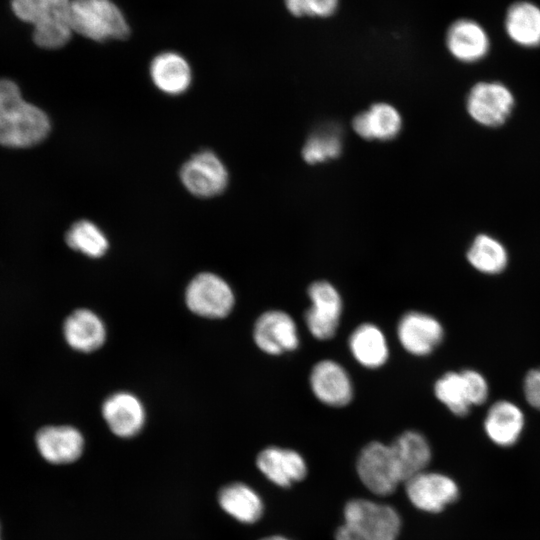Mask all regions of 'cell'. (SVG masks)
Listing matches in <instances>:
<instances>
[{
    "label": "cell",
    "mask_w": 540,
    "mask_h": 540,
    "mask_svg": "<svg viewBox=\"0 0 540 540\" xmlns=\"http://www.w3.org/2000/svg\"><path fill=\"white\" fill-rule=\"evenodd\" d=\"M49 131L48 116L26 102L14 82L0 79V144L30 147L44 140Z\"/></svg>",
    "instance_id": "1"
},
{
    "label": "cell",
    "mask_w": 540,
    "mask_h": 540,
    "mask_svg": "<svg viewBox=\"0 0 540 540\" xmlns=\"http://www.w3.org/2000/svg\"><path fill=\"white\" fill-rule=\"evenodd\" d=\"M343 515L335 540H397L401 530L400 515L393 507L367 499L348 501Z\"/></svg>",
    "instance_id": "2"
},
{
    "label": "cell",
    "mask_w": 540,
    "mask_h": 540,
    "mask_svg": "<svg viewBox=\"0 0 540 540\" xmlns=\"http://www.w3.org/2000/svg\"><path fill=\"white\" fill-rule=\"evenodd\" d=\"M71 0H12L14 14L34 26V42L45 49H57L70 39Z\"/></svg>",
    "instance_id": "3"
},
{
    "label": "cell",
    "mask_w": 540,
    "mask_h": 540,
    "mask_svg": "<svg viewBox=\"0 0 540 540\" xmlns=\"http://www.w3.org/2000/svg\"><path fill=\"white\" fill-rule=\"evenodd\" d=\"M70 25L73 32L94 41L124 39L129 25L111 0H71Z\"/></svg>",
    "instance_id": "4"
},
{
    "label": "cell",
    "mask_w": 540,
    "mask_h": 540,
    "mask_svg": "<svg viewBox=\"0 0 540 540\" xmlns=\"http://www.w3.org/2000/svg\"><path fill=\"white\" fill-rule=\"evenodd\" d=\"M356 469L365 487L378 496L392 494L403 482L391 446L378 441L368 443L361 450Z\"/></svg>",
    "instance_id": "5"
},
{
    "label": "cell",
    "mask_w": 540,
    "mask_h": 540,
    "mask_svg": "<svg viewBox=\"0 0 540 540\" xmlns=\"http://www.w3.org/2000/svg\"><path fill=\"white\" fill-rule=\"evenodd\" d=\"M311 305L304 320L308 331L318 340L331 339L337 332L342 315V299L333 284L325 280L313 282L308 288Z\"/></svg>",
    "instance_id": "6"
},
{
    "label": "cell",
    "mask_w": 540,
    "mask_h": 540,
    "mask_svg": "<svg viewBox=\"0 0 540 540\" xmlns=\"http://www.w3.org/2000/svg\"><path fill=\"white\" fill-rule=\"evenodd\" d=\"M515 99L510 89L500 82H478L469 91L466 109L480 125L498 127L510 116Z\"/></svg>",
    "instance_id": "7"
},
{
    "label": "cell",
    "mask_w": 540,
    "mask_h": 540,
    "mask_svg": "<svg viewBox=\"0 0 540 540\" xmlns=\"http://www.w3.org/2000/svg\"><path fill=\"white\" fill-rule=\"evenodd\" d=\"M185 300L195 314L208 318L227 316L234 306V294L227 282L212 273H201L189 283Z\"/></svg>",
    "instance_id": "8"
},
{
    "label": "cell",
    "mask_w": 540,
    "mask_h": 540,
    "mask_svg": "<svg viewBox=\"0 0 540 540\" xmlns=\"http://www.w3.org/2000/svg\"><path fill=\"white\" fill-rule=\"evenodd\" d=\"M405 483L410 502L419 510L439 513L459 498V487L449 476L422 471Z\"/></svg>",
    "instance_id": "9"
},
{
    "label": "cell",
    "mask_w": 540,
    "mask_h": 540,
    "mask_svg": "<svg viewBox=\"0 0 540 540\" xmlns=\"http://www.w3.org/2000/svg\"><path fill=\"white\" fill-rule=\"evenodd\" d=\"M180 178L185 188L202 198L220 194L228 184V171L213 152L205 150L193 155L180 170Z\"/></svg>",
    "instance_id": "10"
},
{
    "label": "cell",
    "mask_w": 540,
    "mask_h": 540,
    "mask_svg": "<svg viewBox=\"0 0 540 540\" xmlns=\"http://www.w3.org/2000/svg\"><path fill=\"white\" fill-rule=\"evenodd\" d=\"M253 338L257 347L269 355L292 352L300 343L296 322L282 310L261 314L255 322Z\"/></svg>",
    "instance_id": "11"
},
{
    "label": "cell",
    "mask_w": 540,
    "mask_h": 540,
    "mask_svg": "<svg viewBox=\"0 0 540 540\" xmlns=\"http://www.w3.org/2000/svg\"><path fill=\"white\" fill-rule=\"evenodd\" d=\"M309 385L314 396L331 407L348 405L353 398V384L347 370L338 362L325 359L313 366Z\"/></svg>",
    "instance_id": "12"
},
{
    "label": "cell",
    "mask_w": 540,
    "mask_h": 540,
    "mask_svg": "<svg viewBox=\"0 0 540 540\" xmlns=\"http://www.w3.org/2000/svg\"><path fill=\"white\" fill-rule=\"evenodd\" d=\"M397 337L408 353L426 356L442 342L444 329L435 317L420 311H409L398 321Z\"/></svg>",
    "instance_id": "13"
},
{
    "label": "cell",
    "mask_w": 540,
    "mask_h": 540,
    "mask_svg": "<svg viewBox=\"0 0 540 540\" xmlns=\"http://www.w3.org/2000/svg\"><path fill=\"white\" fill-rule=\"evenodd\" d=\"M258 469L275 485L291 487L307 475V465L297 451L270 446L262 450L256 459Z\"/></svg>",
    "instance_id": "14"
},
{
    "label": "cell",
    "mask_w": 540,
    "mask_h": 540,
    "mask_svg": "<svg viewBox=\"0 0 540 540\" xmlns=\"http://www.w3.org/2000/svg\"><path fill=\"white\" fill-rule=\"evenodd\" d=\"M445 42L450 54L465 63L483 59L490 48L485 29L478 22L467 18L457 19L449 26Z\"/></svg>",
    "instance_id": "15"
},
{
    "label": "cell",
    "mask_w": 540,
    "mask_h": 540,
    "mask_svg": "<svg viewBox=\"0 0 540 540\" xmlns=\"http://www.w3.org/2000/svg\"><path fill=\"white\" fill-rule=\"evenodd\" d=\"M102 414L110 430L119 437H132L143 427L145 410L140 400L127 392L109 396L102 405Z\"/></svg>",
    "instance_id": "16"
},
{
    "label": "cell",
    "mask_w": 540,
    "mask_h": 540,
    "mask_svg": "<svg viewBox=\"0 0 540 540\" xmlns=\"http://www.w3.org/2000/svg\"><path fill=\"white\" fill-rule=\"evenodd\" d=\"M36 444L44 459L54 464H65L79 458L84 440L74 427L46 426L37 432Z\"/></svg>",
    "instance_id": "17"
},
{
    "label": "cell",
    "mask_w": 540,
    "mask_h": 540,
    "mask_svg": "<svg viewBox=\"0 0 540 540\" xmlns=\"http://www.w3.org/2000/svg\"><path fill=\"white\" fill-rule=\"evenodd\" d=\"M525 418L522 410L514 403L501 400L487 411L484 430L487 437L500 447H510L522 435Z\"/></svg>",
    "instance_id": "18"
},
{
    "label": "cell",
    "mask_w": 540,
    "mask_h": 540,
    "mask_svg": "<svg viewBox=\"0 0 540 540\" xmlns=\"http://www.w3.org/2000/svg\"><path fill=\"white\" fill-rule=\"evenodd\" d=\"M352 127L363 139L386 141L399 134L402 118L394 106L385 102L375 103L354 117Z\"/></svg>",
    "instance_id": "19"
},
{
    "label": "cell",
    "mask_w": 540,
    "mask_h": 540,
    "mask_svg": "<svg viewBox=\"0 0 540 540\" xmlns=\"http://www.w3.org/2000/svg\"><path fill=\"white\" fill-rule=\"evenodd\" d=\"M63 333L69 346L81 352L100 348L106 338L102 320L88 309L72 312L64 322Z\"/></svg>",
    "instance_id": "20"
},
{
    "label": "cell",
    "mask_w": 540,
    "mask_h": 540,
    "mask_svg": "<svg viewBox=\"0 0 540 540\" xmlns=\"http://www.w3.org/2000/svg\"><path fill=\"white\" fill-rule=\"evenodd\" d=\"M348 345L353 358L365 368H379L388 360L387 339L375 324L362 323L356 327L349 337Z\"/></svg>",
    "instance_id": "21"
},
{
    "label": "cell",
    "mask_w": 540,
    "mask_h": 540,
    "mask_svg": "<svg viewBox=\"0 0 540 540\" xmlns=\"http://www.w3.org/2000/svg\"><path fill=\"white\" fill-rule=\"evenodd\" d=\"M508 37L516 44L534 48L540 46V7L520 0L507 9L504 20Z\"/></svg>",
    "instance_id": "22"
},
{
    "label": "cell",
    "mask_w": 540,
    "mask_h": 540,
    "mask_svg": "<svg viewBox=\"0 0 540 540\" xmlns=\"http://www.w3.org/2000/svg\"><path fill=\"white\" fill-rule=\"evenodd\" d=\"M150 76L155 86L169 95L185 92L192 78L188 62L175 52L158 54L150 64Z\"/></svg>",
    "instance_id": "23"
},
{
    "label": "cell",
    "mask_w": 540,
    "mask_h": 540,
    "mask_svg": "<svg viewBox=\"0 0 540 540\" xmlns=\"http://www.w3.org/2000/svg\"><path fill=\"white\" fill-rule=\"evenodd\" d=\"M401 470L403 482L425 471L430 463L432 451L427 439L417 431H405L391 444Z\"/></svg>",
    "instance_id": "24"
},
{
    "label": "cell",
    "mask_w": 540,
    "mask_h": 540,
    "mask_svg": "<svg viewBox=\"0 0 540 540\" xmlns=\"http://www.w3.org/2000/svg\"><path fill=\"white\" fill-rule=\"evenodd\" d=\"M219 503L224 511L242 523L252 524L263 514L260 496L243 483H232L219 493Z\"/></svg>",
    "instance_id": "25"
},
{
    "label": "cell",
    "mask_w": 540,
    "mask_h": 540,
    "mask_svg": "<svg viewBox=\"0 0 540 540\" xmlns=\"http://www.w3.org/2000/svg\"><path fill=\"white\" fill-rule=\"evenodd\" d=\"M468 262L485 274H499L508 263V253L503 244L487 234H479L467 251Z\"/></svg>",
    "instance_id": "26"
},
{
    "label": "cell",
    "mask_w": 540,
    "mask_h": 540,
    "mask_svg": "<svg viewBox=\"0 0 540 540\" xmlns=\"http://www.w3.org/2000/svg\"><path fill=\"white\" fill-rule=\"evenodd\" d=\"M67 245L88 257L99 258L108 249V240L101 229L93 222L80 220L74 223L66 234Z\"/></svg>",
    "instance_id": "27"
},
{
    "label": "cell",
    "mask_w": 540,
    "mask_h": 540,
    "mask_svg": "<svg viewBox=\"0 0 540 540\" xmlns=\"http://www.w3.org/2000/svg\"><path fill=\"white\" fill-rule=\"evenodd\" d=\"M436 398L456 416H465L471 408L461 372H447L434 385Z\"/></svg>",
    "instance_id": "28"
},
{
    "label": "cell",
    "mask_w": 540,
    "mask_h": 540,
    "mask_svg": "<svg viewBox=\"0 0 540 540\" xmlns=\"http://www.w3.org/2000/svg\"><path fill=\"white\" fill-rule=\"evenodd\" d=\"M342 141L334 129H324L312 134L302 149V157L309 164L326 162L340 155Z\"/></svg>",
    "instance_id": "29"
},
{
    "label": "cell",
    "mask_w": 540,
    "mask_h": 540,
    "mask_svg": "<svg viewBox=\"0 0 540 540\" xmlns=\"http://www.w3.org/2000/svg\"><path fill=\"white\" fill-rule=\"evenodd\" d=\"M288 11L296 16L329 17L338 6V0H284Z\"/></svg>",
    "instance_id": "30"
},
{
    "label": "cell",
    "mask_w": 540,
    "mask_h": 540,
    "mask_svg": "<svg viewBox=\"0 0 540 540\" xmlns=\"http://www.w3.org/2000/svg\"><path fill=\"white\" fill-rule=\"evenodd\" d=\"M464 378L468 397L471 405H481L487 398L489 388L486 379L475 370H464L461 372Z\"/></svg>",
    "instance_id": "31"
},
{
    "label": "cell",
    "mask_w": 540,
    "mask_h": 540,
    "mask_svg": "<svg viewBox=\"0 0 540 540\" xmlns=\"http://www.w3.org/2000/svg\"><path fill=\"white\" fill-rule=\"evenodd\" d=\"M524 394L529 405L540 410V368L527 373L524 380Z\"/></svg>",
    "instance_id": "32"
},
{
    "label": "cell",
    "mask_w": 540,
    "mask_h": 540,
    "mask_svg": "<svg viewBox=\"0 0 540 540\" xmlns=\"http://www.w3.org/2000/svg\"><path fill=\"white\" fill-rule=\"evenodd\" d=\"M260 540H290L284 536H279V535H274V536H269V537H266V538H263V539H260Z\"/></svg>",
    "instance_id": "33"
},
{
    "label": "cell",
    "mask_w": 540,
    "mask_h": 540,
    "mask_svg": "<svg viewBox=\"0 0 540 540\" xmlns=\"http://www.w3.org/2000/svg\"><path fill=\"white\" fill-rule=\"evenodd\" d=\"M1 540V539H0Z\"/></svg>",
    "instance_id": "34"
}]
</instances>
